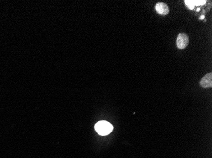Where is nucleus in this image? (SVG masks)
Instances as JSON below:
<instances>
[{"instance_id":"nucleus-1","label":"nucleus","mask_w":212,"mask_h":158,"mask_svg":"<svg viewBox=\"0 0 212 158\" xmlns=\"http://www.w3.org/2000/svg\"><path fill=\"white\" fill-rule=\"evenodd\" d=\"M95 128L99 135H106L113 131V127L106 121H100L96 123Z\"/></svg>"},{"instance_id":"nucleus-2","label":"nucleus","mask_w":212,"mask_h":158,"mask_svg":"<svg viewBox=\"0 0 212 158\" xmlns=\"http://www.w3.org/2000/svg\"><path fill=\"white\" fill-rule=\"evenodd\" d=\"M189 42V38L187 34H186L185 33H180L178 35L176 40L177 47L180 49H185L188 46Z\"/></svg>"},{"instance_id":"nucleus-3","label":"nucleus","mask_w":212,"mask_h":158,"mask_svg":"<svg viewBox=\"0 0 212 158\" xmlns=\"http://www.w3.org/2000/svg\"><path fill=\"white\" fill-rule=\"evenodd\" d=\"M155 10L158 14L164 16L168 15L170 12V8L165 3L160 2L158 3L155 6Z\"/></svg>"},{"instance_id":"nucleus-4","label":"nucleus","mask_w":212,"mask_h":158,"mask_svg":"<svg viewBox=\"0 0 212 158\" xmlns=\"http://www.w3.org/2000/svg\"><path fill=\"white\" fill-rule=\"evenodd\" d=\"M200 86L203 88H210L212 87V73H208L205 75L199 82Z\"/></svg>"},{"instance_id":"nucleus-5","label":"nucleus","mask_w":212,"mask_h":158,"mask_svg":"<svg viewBox=\"0 0 212 158\" xmlns=\"http://www.w3.org/2000/svg\"><path fill=\"white\" fill-rule=\"evenodd\" d=\"M184 2L189 9L193 10L195 6L203 5L205 4L206 1H196V0H194V1H187V0H185Z\"/></svg>"},{"instance_id":"nucleus-6","label":"nucleus","mask_w":212,"mask_h":158,"mask_svg":"<svg viewBox=\"0 0 212 158\" xmlns=\"http://www.w3.org/2000/svg\"><path fill=\"white\" fill-rule=\"evenodd\" d=\"M203 18H204V16H202L199 18V19H203Z\"/></svg>"}]
</instances>
